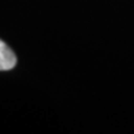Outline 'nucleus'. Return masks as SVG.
<instances>
[{
	"mask_svg": "<svg viewBox=\"0 0 134 134\" xmlns=\"http://www.w3.org/2000/svg\"><path fill=\"white\" fill-rule=\"evenodd\" d=\"M16 65V56L13 50L0 40V71H8Z\"/></svg>",
	"mask_w": 134,
	"mask_h": 134,
	"instance_id": "nucleus-1",
	"label": "nucleus"
}]
</instances>
